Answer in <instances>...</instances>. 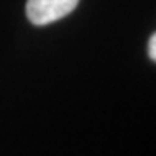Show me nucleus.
Instances as JSON below:
<instances>
[{"instance_id":"obj_1","label":"nucleus","mask_w":156,"mask_h":156,"mask_svg":"<svg viewBox=\"0 0 156 156\" xmlns=\"http://www.w3.org/2000/svg\"><path fill=\"white\" fill-rule=\"evenodd\" d=\"M80 0H27L26 15L34 26H48L70 15Z\"/></svg>"},{"instance_id":"obj_2","label":"nucleus","mask_w":156,"mask_h":156,"mask_svg":"<svg viewBox=\"0 0 156 156\" xmlns=\"http://www.w3.org/2000/svg\"><path fill=\"white\" fill-rule=\"evenodd\" d=\"M148 56L150 59L156 62V32L150 37V41H148Z\"/></svg>"}]
</instances>
